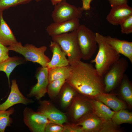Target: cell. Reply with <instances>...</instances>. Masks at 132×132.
I'll use <instances>...</instances> for the list:
<instances>
[{
    "instance_id": "obj_6",
    "label": "cell",
    "mask_w": 132,
    "mask_h": 132,
    "mask_svg": "<svg viewBox=\"0 0 132 132\" xmlns=\"http://www.w3.org/2000/svg\"><path fill=\"white\" fill-rule=\"evenodd\" d=\"M128 67V61L123 57H120L110 66L103 79L105 92L109 93L119 86Z\"/></svg>"
},
{
    "instance_id": "obj_3",
    "label": "cell",
    "mask_w": 132,
    "mask_h": 132,
    "mask_svg": "<svg viewBox=\"0 0 132 132\" xmlns=\"http://www.w3.org/2000/svg\"><path fill=\"white\" fill-rule=\"evenodd\" d=\"M9 50L14 51L22 55L26 61L37 63L42 67H47V64L50 61L45 53L47 47L43 46L37 47L31 44L22 45L18 42L8 47Z\"/></svg>"
},
{
    "instance_id": "obj_4",
    "label": "cell",
    "mask_w": 132,
    "mask_h": 132,
    "mask_svg": "<svg viewBox=\"0 0 132 132\" xmlns=\"http://www.w3.org/2000/svg\"><path fill=\"white\" fill-rule=\"evenodd\" d=\"M52 37V41L57 43L66 54L70 65L81 60V53L77 40V30Z\"/></svg>"
},
{
    "instance_id": "obj_14",
    "label": "cell",
    "mask_w": 132,
    "mask_h": 132,
    "mask_svg": "<svg viewBox=\"0 0 132 132\" xmlns=\"http://www.w3.org/2000/svg\"><path fill=\"white\" fill-rule=\"evenodd\" d=\"M132 15V8L128 4L111 7L106 19L110 24L117 26Z\"/></svg>"
},
{
    "instance_id": "obj_36",
    "label": "cell",
    "mask_w": 132,
    "mask_h": 132,
    "mask_svg": "<svg viewBox=\"0 0 132 132\" xmlns=\"http://www.w3.org/2000/svg\"><path fill=\"white\" fill-rule=\"evenodd\" d=\"M52 4L53 5H55L58 3L63 0H50Z\"/></svg>"
},
{
    "instance_id": "obj_15",
    "label": "cell",
    "mask_w": 132,
    "mask_h": 132,
    "mask_svg": "<svg viewBox=\"0 0 132 132\" xmlns=\"http://www.w3.org/2000/svg\"><path fill=\"white\" fill-rule=\"evenodd\" d=\"M49 47L53 55L51 59L47 64L48 69L70 65L66 54L57 43L51 41Z\"/></svg>"
},
{
    "instance_id": "obj_24",
    "label": "cell",
    "mask_w": 132,
    "mask_h": 132,
    "mask_svg": "<svg viewBox=\"0 0 132 132\" xmlns=\"http://www.w3.org/2000/svg\"><path fill=\"white\" fill-rule=\"evenodd\" d=\"M61 91V106L63 108H66L71 104L73 99L76 96V91L66 82Z\"/></svg>"
},
{
    "instance_id": "obj_35",
    "label": "cell",
    "mask_w": 132,
    "mask_h": 132,
    "mask_svg": "<svg viewBox=\"0 0 132 132\" xmlns=\"http://www.w3.org/2000/svg\"><path fill=\"white\" fill-rule=\"evenodd\" d=\"M93 0H81L82 3L81 7L83 10L88 11L90 10V3Z\"/></svg>"
},
{
    "instance_id": "obj_34",
    "label": "cell",
    "mask_w": 132,
    "mask_h": 132,
    "mask_svg": "<svg viewBox=\"0 0 132 132\" xmlns=\"http://www.w3.org/2000/svg\"><path fill=\"white\" fill-rule=\"evenodd\" d=\"M111 7L128 4V0H107Z\"/></svg>"
},
{
    "instance_id": "obj_13",
    "label": "cell",
    "mask_w": 132,
    "mask_h": 132,
    "mask_svg": "<svg viewBox=\"0 0 132 132\" xmlns=\"http://www.w3.org/2000/svg\"><path fill=\"white\" fill-rule=\"evenodd\" d=\"M80 25L79 19H74L51 23L46 28V31L52 37L77 30Z\"/></svg>"
},
{
    "instance_id": "obj_7",
    "label": "cell",
    "mask_w": 132,
    "mask_h": 132,
    "mask_svg": "<svg viewBox=\"0 0 132 132\" xmlns=\"http://www.w3.org/2000/svg\"><path fill=\"white\" fill-rule=\"evenodd\" d=\"M52 14L54 22H60L74 19H79L83 10L82 7L71 5L63 0L54 5Z\"/></svg>"
},
{
    "instance_id": "obj_17",
    "label": "cell",
    "mask_w": 132,
    "mask_h": 132,
    "mask_svg": "<svg viewBox=\"0 0 132 132\" xmlns=\"http://www.w3.org/2000/svg\"><path fill=\"white\" fill-rule=\"evenodd\" d=\"M103 120L91 112L82 117L76 124L80 126L83 132H97Z\"/></svg>"
},
{
    "instance_id": "obj_26",
    "label": "cell",
    "mask_w": 132,
    "mask_h": 132,
    "mask_svg": "<svg viewBox=\"0 0 132 132\" xmlns=\"http://www.w3.org/2000/svg\"><path fill=\"white\" fill-rule=\"evenodd\" d=\"M14 110L12 107L7 110H0V132H4L6 127L10 126L12 123V119L10 116Z\"/></svg>"
},
{
    "instance_id": "obj_2",
    "label": "cell",
    "mask_w": 132,
    "mask_h": 132,
    "mask_svg": "<svg viewBox=\"0 0 132 132\" xmlns=\"http://www.w3.org/2000/svg\"><path fill=\"white\" fill-rule=\"evenodd\" d=\"M95 34L98 51L90 63L95 64L96 70L103 77L110 66L120 58L121 55L108 43L105 36L98 33H96Z\"/></svg>"
},
{
    "instance_id": "obj_1",
    "label": "cell",
    "mask_w": 132,
    "mask_h": 132,
    "mask_svg": "<svg viewBox=\"0 0 132 132\" xmlns=\"http://www.w3.org/2000/svg\"><path fill=\"white\" fill-rule=\"evenodd\" d=\"M70 66V74L66 82L76 92L90 99L105 92L103 77L92 63L80 60Z\"/></svg>"
},
{
    "instance_id": "obj_22",
    "label": "cell",
    "mask_w": 132,
    "mask_h": 132,
    "mask_svg": "<svg viewBox=\"0 0 132 132\" xmlns=\"http://www.w3.org/2000/svg\"><path fill=\"white\" fill-rule=\"evenodd\" d=\"M119 91L123 100L130 107L132 106V85L125 74L119 85Z\"/></svg>"
},
{
    "instance_id": "obj_12",
    "label": "cell",
    "mask_w": 132,
    "mask_h": 132,
    "mask_svg": "<svg viewBox=\"0 0 132 132\" xmlns=\"http://www.w3.org/2000/svg\"><path fill=\"white\" fill-rule=\"evenodd\" d=\"M71 104L70 114L74 121L77 122L84 115L92 112L90 99L75 96Z\"/></svg>"
},
{
    "instance_id": "obj_23",
    "label": "cell",
    "mask_w": 132,
    "mask_h": 132,
    "mask_svg": "<svg viewBox=\"0 0 132 132\" xmlns=\"http://www.w3.org/2000/svg\"><path fill=\"white\" fill-rule=\"evenodd\" d=\"M48 69L49 83L57 79H65L66 80L70 74L71 67L70 65L56 67Z\"/></svg>"
},
{
    "instance_id": "obj_16",
    "label": "cell",
    "mask_w": 132,
    "mask_h": 132,
    "mask_svg": "<svg viewBox=\"0 0 132 132\" xmlns=\"http://www.w3.org/2000/svg\"><path fill=\"white\" fill-rule=\"evenodd\" d=\"M106 40L118 53L127 58L132 63V42L121 40L110 36H105Z\"/></svg>"
},
{
    "instance_id": "obj_32",
    "label": "cell",
    "mask_w": 132,
    "mask_h": 132,
    "mask_svg": "<svg viewBox=\"0 0 132 132\" xmlns=\"http://www.w3.org/2000/svg\"><path fill=\"white\" fill-rule=\"evenodd\" d=\"M9 51L8 47L0 43V62L5 61L10 57Z\"/></svg>"
},
{
    "instance_id": "obj_11",
    "label": "cell",
    "mask_w": 132,
    "mask_h": 132,
    "mask_svg": "<svg viewBox=\"0 0 132 132\" xmlns=\"http://www.w3.org/2000/svg\"><path fill=\"white\" fill-rule=\"evenodd\" d=\"M34 101L24 96L20 91L16 80L11 81V90L7 100L0 104V110H6L15 105L22 104L27 105Z\"/></svg>"
},
{
    "instance_id": "obj_29",
    "label": "cell",
    "mask_w": 132,
    "mask_h": 132,
    "mask_svg": "<svg viewBox=\"0 0 132 132\" xmlns=\"http://www.w3.org/2000/svg\"><path fill=\"white\" fill-rule=\"evenodd\" d=\"M32 0H0V11L21 4H25Z\"/></svg>"
},
{
    "instance_id": "obj_37",
    "label": "cell",
    "mask_w": 132,
    "mask_h": 132,
    "mask_svg": "<svg viewBox=\"0 0 132 132\" xmlns=\"http://www.w3.org/2000/svg\"><path fill=\"white\" fill-rule=\"evenodd\" d=\"M35 0L36 1V2H39L42 0Z\"/></svg>"
},
{
    "instance_id": "obj_31",
    "label": "cell",
    "mask_w": 132,
    "mask_h": 132,
    "mask_svg": "<svg viewBox=\"0 0 132 132\" xmlns=\"http://www.w3.org/2000/svg\"><path fill=\"white\" fill-rule=\"evenodd\" d=\"M63 125L50 122L46 125L45 132H63Z\"/></svg>"
},
{
    "instance_id": "obj_18",
    "label": "cell",
    "mask_w": 132,
    "mask_h": 132,
    "mask_svg": "<svg viewBox=\"0 0 132 132\" xmlns=\"http://www.w3.org/2000/svg\"><path fill=\"white\" fill-rule=\"evenodd\" d=\"M94 99L100 101L115 112L127 108L125 102L117 97L114 95L105 92L95 97Z\"/></svg>"
},
{
    "instance_id": "obj_5",
    "label": "cell",
    "mask_w": 132,
    "mask_h": 132,
    "mask_svg": "<svg viewBox=\"0 0 132 132\" xmlns=\"http://www.w3.org/2000/svg\"><path fill=\"white\" fill-rule=\"evenodd\" d=\"M77 40L81 59H90L96 51L97 44L95 33L83 24H80L77 30Z\"/></svg>"
},
{
    "instance_id": "obj_20",
    "label": "cell",
    "mask_w": 132,
    "mask_h": 132,
    "mask_svg": "<svg viewBox=\"0 0 132 132\" xmlns=\"http://www.w3.org/2000/svg\"><path fill=\"white\" fill-rule=\"evenodd\" d=\"M92 112L101 119L106 120L111 119L115 111L111 110L102 102L94 99H90Z\"/></svg>"
},
{
    "instance_id": "obj_19",
    "label": "cell",
    "mask_w": 132,
    "mask_h": 132,
    "mask_svg": "<svg viewBox=\"0 0 132 132\" xmlns=\"http://www.w3.org/2000/svg\"><path fill=\"white\" fill-rule=\"evenodd\" d=\"M3 11H0V43L6 46H9L18 42L3 19Z\"/></svg>"
},
{
    "instance_id": "obj_8",
    "label": "cell",
    "mask_w": 132,
    "mask_h": 132,
    "mask_svg": "<svg viewBox=\"0 0 132 132\" xmlns=\"http://www.w3.org/2000/svg\"><path fill=\"white\" fill-rule=\"evenodd\" d=\"M24 124L32 132H45V127L50 121L43 114L26 107L23 112Z\"/></svg>"
},
{
    "instance_id": "obj_25",
    "label": "cell",
    "mask_w": 132,
    "mask_h": 132,
    "mask_svg": "<svg viewBox=\"0 0 132 132\" xmlns=\"http://www.w3.org/2000/svg\"><path fill=\"white\" fill-rule=\"evenodd\" d=\"M116 125H119L124 123H132V113L125 109L115 112L111 119Z\"/></svg>"
},
{
    "instance_id": "obj_30",
    "label": "cell",
    "mask_w": 132,
    "mask_h": 132,
    "mask_svg": "<svg viewBox=\"0 0 132 132\" xmlns=\"http://www.w3.org/2000/svg\"><path fill=\"white\" fill-rule=\"evenodd\" d=\"M122 33L128 34L132 33V15L125 19L120 25Z\"/></svg>"
},
{
    "instance_id": "obj_27",
    "label": "cell",
    "mask_w": 132,
    "mask_h": 132,
    "mask_svg": "<svg viewBox=\"0 0 132 132\" xmlns=\"http://www.w3.org/2000/svg\"><path fill=\"white\" fill-rule=\"evenodd\" d=\"M66 81L65 79H61L54 80L49 83L47 93L50 98H55L58 95Z\"/></svg>"
},
{
    "instance_id": "obj_10",
    "label": "cell",
    "mask_w": 132,
    "mask_h": 132,
    "mask_svg": "<svg viewBox=\"0 0 132 132\" xmlns=\"http://www.w3.org/2000/svg\"><path fill=\"white\" fill-rule=\"evenodd\" d=\"M38 111L45 116L51 122L60 125L67 121L66 115L58 109L49 101H39Z\"/></svg>"
},
{
    "instance_id": "obj_9",
    "label": "cell",
    "mask_w": 132,
    "mask_h": 132,
    "mask_svg": "<svg viewBox=\"0 0 132 132\" xmlns=\"http://www.w3.org/2000/svg\"><path fill=\"white\" fill-rule=\"evenodd\" d=\"M48 76V69L47 67L42 66L39 68L35 76L37 82L27 94L28 98L34 97L39 100L45 96L49 83Z\"/></svg>"
},
{
    "instance_id": "obj_28",
    "label": "cell",
    "mask_w": 132,
    "mask_h": 132,
    "mask_svg": "<svg viewBox=\"0 0 132 132\" xmlns=\"http://www.w3.org/2000/svg\"><path fill=\"white\" fill-rule=\"evenodd\" d=\"M119 125L115 124L111 119L103 120L97 132H120Z\"/></svg>"
},
{
    "instance_id": "obj_21",
    "label": "cell",
    "mask_w": 132,
    "mask_h": 132,
    "mask_svg": "<svg viewBox=\"0 0 132 132\" xmlns=\"http://www.w3.org/2000/svg\"><path fill=\"white\" fill-rule=\"evenodd\" d=\"M24 62V60L22 58L14 56L10 57L8 59L0 62V71H3L6 73L8 78L9 88L10 74L17 66L23 63Z\"/></svg>"
},
{
    "instance_id": "obj_33",
    "label": "cell",
    "mask_w": 132,
    "mask_h": 132,
    "mask_svg": "<svg viewBox=\"0 0 132 132\" xmlns=\"http://www.w3.org/2000/svg\"><path fill=\"white\" fill-rule=\"evenodd\" d=\"M63 132H83L81 127L75 124L63 125Z\"/></svg>"
}]
</instances>
